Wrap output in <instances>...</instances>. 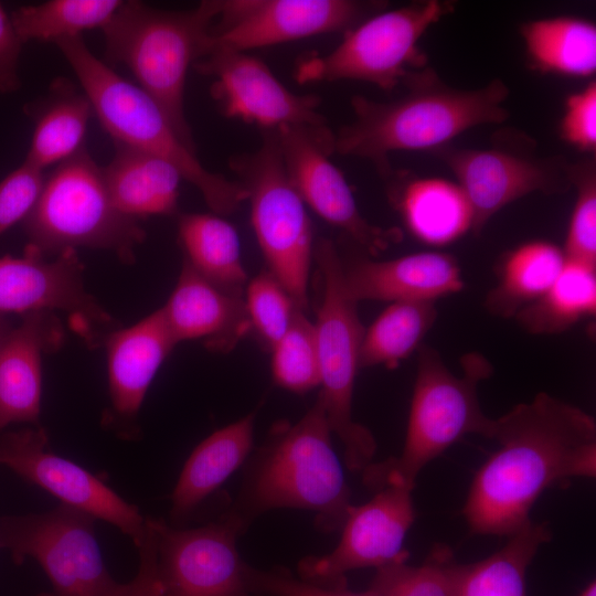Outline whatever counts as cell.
<instances>
[{
	"instance_id": "24",
	"label": "cell",
	"mask_w": 596,
	"mask_h": 596,
	"mask_svg": "<svg viewBox=\"0 0 596 596\" xmlns=\"http://www.w3.org/2000/svg\"><path fill=\"white\" fill-rule=\"evenodd\" d=\"M249 414L202 440L191 453L171 496V525L181 526L195 509L240 467L253 445Z\"/></svg>"
},
{
	"instance_id": "28",
	"label": "cell",
	"mask_w": 596,
	"mask_h": 596,
	"mask_svg": "<svg viewBox=\"0 0 596 596\" xmlns=\"http://www.w3.org/2000/svg\"><path fill=\"white\" fill-rule=\"evenodd\" d=\"M178 234L184 260L214 286L244 296L247 275L233 225L220 215L188 213L179 216Z\"/></svg>"
},
{
	"instance_id": "1",
	"label": "cell",
	"mask_w": 596,
	"mask_h": 596,
	"mask_svg": "<svg viewBox=\"0 0 596 596\" xmlns=\"http://www.w3.org/2000/svg\"><path fill=\"white\" fill-rule=\"evenodd\" d=\"M499 448L476 472L462 514L475 534L510 535L549 488L596 476L595 418L547 393L496 418Z\"/></svg>"
},
{
	"instance_id": "40",
	"label": "cell",
	"mask_w": 596,
	"mask_h": 596,
	"mask_svg": "<svg viewBox=\"0 0 596 596\" xmlns=\"http://www.w3.org/2000/svg\"><path fill=\"white\" fill-rule=\"evenodd\" d=\"M244 579L255 596H376L370 588L363 593H353L345 587H331L296 578L283 568L262 571L246 563Z\"/></svg>"
},
{
	"instance_id": "21",
	"label": "cell",
	"mask_w": 596,
	"mask_h": 596,
	"mask_svg": "<svg viewBox=\"0 0 596 596\" xmlns=\"http://www.w3.org/2000/svg\"><path fill=\"white\" fill-rule=\"evenodd\" d=\"M160 309L177 343L201 339L212 351L232 350L252 328L244 296L214 286L185 260Z\"/></svg>"
},
{
	"instance_id": "38",
	"label": "cell",
	"mask_w": 596,
	"mask_h": 596,
	"mask_svg": "<svg viewBox=\"0 0 596 596\" xmlns=\"http://www.w3.org/2000/svg\"><path fill=\"white\" fill-rule=\"evenodd\" d=\"M244 301L252 328L270 349L300 310L269 273H262L251 280L244 290Z\"/></svg>"
},
{
	"instance_id": "22",
	"label": "cell",
	"mask_w": 596,
	"mask_h": 596,
	"mask_svg": "<svg viewBox=\"0 0 596 596\" xmlns=\"http://www.w3.org/2000/svg\"><path fill=\"white\" fill-rule=\"evenodd\" d=\"M106 349L111 418L134 421L160 365L175 347L161 309L110 331Z\"/></svg>"
},
{
	"instance_id": "7",
	"label": "cell",
	"mask_w": 596,
	"mask_h": 596,
	"mask_svg": "<svg viewBox=\"0 0 596 596\" xmlns=\"http://www.w3.org/2000/svg\"><path fill=\"white\" fill-rule=\"evenodd\" d=\"M23 228L28 246L43 256L87 247L111 252L125 263L135 260L146 237L138 220L116 209L103 168L85 148L45 178Z\"/></svg>"
},
{
	"instance_id": "23",
	"label": "cell",
	"mask_w": 596,
	"mask_h": 596,
	"mask_svg": "<svg viewBox=\"0 0 596 596\" xmlns=\"http://www.w3.org/2000/svg\"><path fill=\"white\" fill-rule=\"evenodd\" d=\"M349 296L361 300L436 301L464 288L461 270L449 254L421 252L387 260L360 259L344 266Z\"/></svg>"
},
{
	"instance_id": "6",
	"label": "cell",
	"mask_w": 596,
	"mask_h": 596,
	"mask_svg": "<svg viewBox=\"0 0 596 596\" xmlns=\"http://www.w3.org/2000/svg\"><path fill=\"white\" fill-rule=\"evenodd\" d=\"M219 0L189 11H164L140 1H123L102 29L109 61L124 64L138 86L163 110L184 143L195 150L184 113L189 67L204 52Z\"/></svg>"
},
{
	"instance_id": "39",
	"label": "cell",
	"mask_w": 596,
	"mask_h": 596,
	"mask_svg": "<svg viewBox=\"0 0 596 596\" xmlns=\"http://www.w3.org/2000/svg\"><path fill=\"white\" fill-rule=\"evenodd\" d=\"M42 170L23 161L0 181V235L29 215L42 190Z\"/></svg>"
},
{
	"instance_id": "19",
	"label": "cell",
	"mask_w": 596,
	"mask_h": 596,
	"mask_svg": "<svg viewBox=\"0 0 596 596\" xmlns=\"http://www.w3.org/2000/svg\"><path fill=\"white\" fill-rule=\"evenodd\" d=\"M194 66L213 78L211 94L228 118L254 124L264 131L285 125L326 124L318 111V96L289 91L262 60L246 52L210 50Z\"/></svg>"
},
{
	"instance_id": "15",
	"label": "cell",
	"mask_w": 596,
	"mask_h": 596,
	"mask_svg": "<svg viewBox=\"0 0 596 596\" xmlns=\"http://www.w3.org/2000/svg\"><path fill=\"white\" fill-rule=\"evenodd\" d=\"M148 520L162 596H255L246 586L236 544L245 529L227 513L191 529Z\"/></svg>"
},
{
	"instance_id": "9",
	"label": "cell",
	"mask_w": 596,
	"mask_h": 596,
	"mask_svg": "<svg viewBox=\"0 0 596 596\" xmlns=\"http://www.w3.org/2000/svg\"><path fill=\"white\" fill-rule=\"evenodd\" d=\"M231 164L248 193L252 225L268 273L305 310L313 255L312 226L305 203L286 174L275 130H265L260 147L236 157Z\"/></svg>"
},
{
	"instance_id": "33",
	"label": "cell",
	"mask_w": 596,
	"mask_h": 596,
	"mask_svg": "<svg viewBox=\"0 0 596 596\" xmlns=\"http://www.w3.org/2000/svg\"><path fill=\"white\" fill-rule=\"evenodd\" d=\"M436 318L435 301H393L364 330L360 368L397 366L421 348Z\"/></svg>"
},
{
	"instance_id": "30",
	"label": "cell",
	"mask_w": 596,
	"mask_h": 596,
	"mask_svg": "<svg viewBox=\"0 0 596 596\" xmlns=\"http://www.w3.org/2000/svg\"><path fill=\"white\" fill-rule=\"evenodd\" d=\"M551 538L547 522L530 520L487 558L461 564L456 596H525L528 567Z\"/></svg>"
},
{
	"instance_id": "10",
	"label": "cell",
	"mask_w": 596,
	"mask_h": 596,
	"mask_svg": "<svg viewBox=\"0 0 596 596\" xmlns=\"http://www.w3.org/2000/svg\"><path fill=\"white\" fill-rule=\"evenodd\" d=\"M451 9L448 1L425 0L374 13L347 31L330 53L300 60L295 78L299 83L353 79L392 91L409 72L426 66L419 39Z\"/></svg>"
},
{
	"instance_id": "35",
	"label": "cell",
	"mask_w": 596,
	"mask_h": 596,
	"mask_svg": "<svg viewBox=\"0 0 596 596\" xmlns=\"http://www.w3.org/2000/svg\"><path fill=\"white\" fill-rule=\"evenodd\" d=\"M407 558L377 568L370 589L376 596H456L461 564L450 546L435 544L417 566Z\"/></svg>"
},
{
	"instance_id": "34",
	"label": "cell",
	"mask_w": 596,
	"mask_h": 596,
	"mask_svg": "<svg viewBox=\"0 0 596 596\" xmlns=\"http://www.w3.org/2000/svg\"><path fill=\"white\" fill-rule=\"evenodd\" d=\"M121 3L120 0H50L19 7L10 18L22 42L56 43L82 36L87 30L103 29Z\"/></svg>"
},
{
	"instance_id": "37",
	"label": "cell",
	"mask_w": 596,
	"mask_h": 596,
	"mask_svg": "<svg viewBox=\"0 0 596 596\" xmlns=\"http://www.w3.org/2000/svg\"><path fill=\"white\" fill-rule=\"evenodd\" d=\"M571 184L576 200L563 252L566 259L596 267V164L586 158L570 163Z\"/></svg>"
},
{
	"instance_id": "2",
	"label": "cell",
	"mask_w": 596,
	"mask_h": 596,
	"mask_svg": "<svg viewBox=\"0 0 596 596\" xmlns=\"http://www.w3.org/2000/svg\"><path fill=\"white\" fill-rule=\"evenodd\" d=\"M402 84L407 93L392 102L352 97L354 119L334 135L336 152L366 159L387 177L392 152H429L468 129L501 124L510 115L503 106L510 91L499 78L480 88L460 89L426 65L409 72Z\"/></svg>"
},
{
	"instance_id": "14",
	"label": "cell",
	"mask_w": 596,
	"mask_h": 596,
	"mask_svg": "<svg viewBox=\"0 0 596 596\" xmlns=\"http://www.w3.org/2000/svg\"><path fill=\"white\" fill-rule=\"evenodd\" d=\"M204 54L214 49L246 52L305 38L347 32L385 9L379 1L219 0Z\"/></svg>"
},
{
	"instance_id": "11",
	"label": "cell",
	"mask_w": 596,
	"mask_h": 596,
	"mask_svg": "<svg viewBox=\"0 0 596 596\" xmlns=\"http://www.w3.org/2000/svg\"><path fill=\"white\" fill-rule=\"evenodd\" d=\"M95 518L60 503L50 511L0 518V547L17 564L34 558L55 596H126L128 583L109 574L96 539Z\"/></svg>"
},
{
	"instance_id": "12",
	"label": "cell",
	"mask_w": 596,
	"mask_h": 596,
	"mask_svg": "<svg viewBox=\"0 0 596 596\" xmlns=\"http://www.w3.org/2000/svg\"><path fill=\"white\" fill-rule=\"evenodd\" d=\"M489 149L430 150L455 174L472 210L471 232L480 234L501 209L530 193H564L571 188L570 162L563 157H539L532 139L502 131Z\"/></svg>"
},
{
	"instance_id": "42",
	"label": "cell",
	"mask_w": 596,
	"mask_h": 596,
	"mask_svg": "<svg viewBox=\"0 0 596 596\" xmlns=\"http://www.w3.org/2000/svg\"><path fill=\"white\" fill-rule=\"evenodd\" d=\"M22 43L0 4V93H12L20 87L18 65Z\"/></svg>"
},
{
	"instance_id": "44",
	"label": "cell",
	"mask_w": 596,
	"mask_h": 596,
	"mask_svg": "<svg viewBox=\"0 0 596 596\" xmlns=\"http://www.w3.org/2000/svg\"><path fill=\"white\" fill-rule=\"evenodd\" d=\"M12 328L13 324L11 323L7 315H0V348Z\"/></svg>"
},
{
	"instance_id": "3",
	"label": "cell",
	"mask_w": 596,
	"mask_h": 596,
	"mask_svg": "<svg viewBox=\"0 0 596 596\" xmlns=\"http://www.w3.org/2000/svg\"><path fill=\"white\" fill-rule=\"evenodd\" d=\"M331 429L318 396L295 424H278L248 459L238 494L225 512L246 530L262 513L292 508L316 514V528H342L351 491L333 450Z\"/></svg>"
},
{
	"instance_id": "4",
	"label": "cell",
	"mask_w": 596,
	"mask_h": 596,
	"mask_svg": "<svg viewBox=\"0 0 596 596\" xmlns=\"http://www.w3.org/2000/svg\"><path fill=\"white\" fill-rule=\"evenodd\" d=\"M88 97L93 113L115 142L161 158L193 184L217 215L236 211L248 193L240 181L207 170L180 138L159 105L138 85L94 55L82 36L55 43Z\"/></svg>"
},
{
	"instance_id": "5",
	"label": "cell",
	"mask_w": 596,
	"mask_h": 596,
	"mask_svg": "<svg viewBox=\"0 0 596 596\" xmlns=\"http://www.w3.org/2000/svg\"><path fill=\"white\" fill-rule=\"evenodd\" d=\"M460 364L462 375L457 376L435 349L421 345L403 450L396 458L372 462L362 470L365 486L412 491L424 467L465 435L492 439L496 418L482 412L477 389L493 368L478 352L466 353Z\"/></svg>"
},
{
	"instance_id": "43",
	"label": "cell",
	"mask_w": 596,
	"mask_h": 596,
	"mask_svg": "<svg viewBox=\"0 0 596 596\" xmlns=\"http://www.w3.org/2000/svg\"><path fill=\"white\" fill-rule=\"evenodd\" d=\"M138 572L128 583L126 596H162L156 570V542L152 528L146 518L145 534L138 545Z\"/></svg>"
},
{
	"instance_id": "31",
	"label": "cell",
	"mask_w": 596,
	"mask_h": 596,
	"mask_svg": "<svg viewBox=\"0 0 596 596\" xmlns=\"http://www.w3.org/2000/svg\"><path fill=\"white\" fill-rule=\"evenodd\" d=\"M532 64L542 72L588 77L596 71V26L557 17L523 23L520 29Z\"/></svg>"
},
{
	"instance_id": "18",
	"label": "cell",
	"mask_w": 596,
	"mask_h": 596,
	"mask_svg": "<svg viewBox=\"0 0 596 596\" xmlns=\"http://www.w3.org/2000/svg\"><path fill=\"white\" fill-rule=\"evenodd\" d=\"M415 520L412 491L386 486L361 505H350L336 549L322 556H306L298 564L304 579L331 587H345L344 575L364 567L376 570L407 558L403 550Z\"/></svg>"
},
{
	"instance_id": "16",
	"label": "cell",
	"mask_w": 596,
	"mask_h": 596,
	"mask_svg": "<svg viewBox=\"0 0 596 596\" xmlns=\"http://www.w3.org/2000/svg\"><path fill=\"white\" fill-rule=\"evenodd\" d=\"M75 249L47 259L32 247L21 257H0V315L65 312L86 342H103L116 321L87 291Z\"/></svg>"
},
{
	"instance_id": "36",
	"label": "cell",
	"mask_w": 596,
	"mask_h": 596,
	"mask_svg": "<svg viewBox=\"0 0 596 596\" xmlns=\"http://www.w3.org/2000/svg\"><path fill=\"white\" fill-rule=\"evenodd\" d=\"M275 382L291 392L305 393L320 385L315 324L298 310L283 338L272 348Z\"/></svg>"
},
{
	"instance_id": "29",
	"label": "cell",
	"mask_w": 596,
	"mask_h": 596,
	"mask_svg": "<svg viewBox=\"0 0 596 596\" xmlns=\"http://www.w3.org/2000/svg\"><path fill=\"white\" fill-rule=\"evenodd\" d=\"M565 263L563 249L552 242L538 240L519 245L504 256L499 281L486 297V309L493 316L515 317L549 290Z\"/></svg>"
},
{
	"instance_id": "13",
	"label": "cell",
	"mask_w": 596,
	"mask_h": 596,
	"mask_svg": "<svg viewBox=\"0 0 596 596\" xmlns=\"http://www.w3.org/2000/svg\"><path fill=\"white\" fill-rule=\"evenodd\" d=\"M274 130L291 185L318 216L372 254L400 242L398 230L371 224L360 213L347 179L330 160L336 152L334 134L326 124L285 125Z\"/></svg>"
},
{
	"instance_id": "32",
	"label": "cell",
	"mask_w": 596,
	"mask_h": 596,
	"mask_svg": "<svg viewBox=\"0 0 596 596\" xmlns=\"http://www.w3.org/2000/svg\"><path fill=\"white\" fill-rule=\"evenodd\" d=\"M596 312V267L568 260L549 290L517 315L533 334L563 332Z\"/></svg>"
},
{
	"instance_id": "45",
	"label": "cell",
	"mask_w": 596,
	"mask_h": 596,
	"mask_svg": "<svg viewBox=\"0 0 596 596\" xmlns=\"http://www.w3.org/2000/svg\"><path fill=\"white\" fill-rule=\"evenodd\" d=\"M578 596H596V583L592 581L579 594Z\"/></svg>"
},
{
	"instance_id": "46",
	"label": "cell",
	"mask_w": 596,
	"mask_h": 596,
	"mask_svg": "<svg viewBox=\"0 0 596 596\" xmlns=\"http://www.w3.org/2000/svg\"><path fill=\"white\" fill-rule=\"evenodd\" d=\"M36 596H55L53 593L43 592L38 594Z\"/></svg>"
},
{
	"instance_id": "25",
	"label": "cell",
	"mask_w": 596,
	"mask_h": 596,
	"mask_svg": "<svg viewBox=\"0 0 596 596\" xmlns=\"http://www.w3.org/2000/svg\"><path fill=\"white\" fill-rule=\"evenodd\" d=\"M115 145V155L103 173L116 209L138 221L151 215L174 214L183 180L180 171L161 158Z\"/></svg>"
},
{
	"instance_id": "41",
	"label": "cell",
	"mask_w": 596,
	"mask_h": 596,
	"mask_svg": "<svg viewBox=\"0 0 596 596\" xmlns=\"http://www.w3.org/2000/svg\"><path fill=\"white\" fill-rule=\"evenodd\" d=\"M561 136L573 147L595 152L596 149V83L571 95L561 120Z\"/></svg>"
},
{
	"instance_id": "17",
	"label": "cell",
	"mask_w": 596,
	"mask_h": 596,
	"mask_svg": "<svg viewBox=\"0 0 596 596\" xmlns=\"http://www.w3.org/2000/svg\"><path fill=\"white\" fill-rule=\"evenodd\" d=\"M41 426L8 432L0 436V465L56 497L62 504L106 521L138 545L146 518L99 477L50 450Z\"/></svg>"
},
{
	"instance_id": "27",
	"label": "cell",
	"mask_w": 596,
	"mask_h": 596,
	"mask_svg": "<svg viewBox=\"0 0 596 596\" xmlns=\"http://www.w3.org/2000/svg\"><path fill=\"white\" fill-rule=\"evenodd\" d=\"M34 113L35 126L24 162L43 171L84 148L93 107L83 89L70 79L56 78Z\"/></svg>"
},
{
	"instance_id": "8",
	"label": "cell",
	"mask_w": 596,
	"mask_h": 596,
	"mask_svg": "<svg viewBox=\"0 0 596 596\" xmlns=\"http://www.w3.org/2000/svg\"><path fill=\"white\" fill-rule=\"evenodd\" d=\"M321 279V301L315 324L320 385L330 429L343 445L344 461L352 471H362L376 451L370 429L352 416V398L364 328L356 305L344 283V264L336 245L319 238L313 249Z\"/></svg>"
},
{
	"instance_id": "20",
	"label": "cell",
	"mask_w": 596,
	"mask_h": 596,
	"mask_svg": "<svg viewBox=\"0 0 596 596\" xmlns=\"http://www.w3.org/2000/svg\"><path fill=\"white\" fill-rule=\"evenodd\" d=\"M64 340L56 313L22 316L0 348V429L15 423L40 426L42 358Z\"/></svg>"
},
{
	"instance_id": "26",
	"label": "cell",
	"mask_w": 596,
	"mask_h": 596,
	"mask_svg": "<svg viewBox=\"0 0 596 596\" xmlns=\"http://www.w3.org/2000/svg\"><path fill=\"white\" fill-rule=\"evenodd\" d=\"M394 198L408 231L425 244L447 245L471 230L472 210L458 183L416 178Z\"/></svg>"
}]
</instances>
